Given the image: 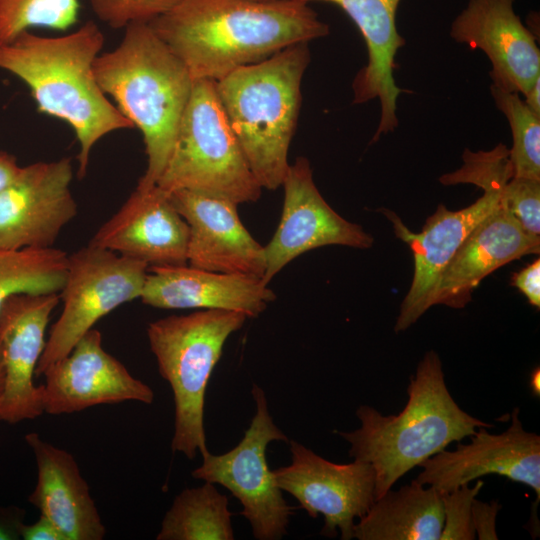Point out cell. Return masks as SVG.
<instances>
[{
	"instance_id": "484cf974",
	"label": "cell",
	"mask_w": 540,
	"mask_h": 540,
	"mask_svg": "<svg viewBox=\"0 0 540 540\" xmlns=\"http://www.w3.org/2000/svg\"><path fill=\"white\" fill-rule=\"evenodd\" d=\"M67 260L68 254L55 247L0 249V308L15 294L59 293Z\"/></svg>"
},
{
	"instance_id": "1f68e13d",
	"label": "cell",
	"mask_w": 540,
	"mask_h": 540,
	"mask_svg": "<svg viewBox=\"0 0 540 540\" xmlns=\"http://www.w3.org/2000/svg\"><path fill=\"white\" fill-rule=\"evenodd\" d=\"M501 509L497 501L483 502L475 498L472 502V523L476 538L497 540L496 517Z\"/></svg>"
},
{
	"instance_id": "3957f363",
	"label": "cell",
	"mask_w": 540,
	"mask_h": 540,
	"mask_svg": "<svg viewBox=\"0 0 540 540\" xmlns=\"http://www.w3.org/2000/svg\"><path fill=\"white\" fill-rule=\"evenodd\" d=\"M408 399L396 415L361 405L358 429L337 433L350 444L354 460L369 463L375 473V500L414 467L480 427L492 428L465 412L450 394L442 362L434 350L418 363L407 387Z\"/></svg>"
},
{
	"instance_id": "d4e9b609",
	"label": "cell",
	"mask_w": 540,
	"mask_h": 540,
	"mask_svg": "<svg viewBox=\"0 0 540 540\" xmlns=\"http://www.w3.org/2000/svg\"><path fill=\"white\" fill-rule=\"evenodd\" d=\"M157 540H233L228 498L213 483L186 488L166 512Z\"/></svg>"
},
{
	"instance_id": "30bf717a",
	"label": "cell",
	"mask_w": 540,
	"mask_h": 540,
	"mask_svg": "<svg viewBox=\"0 0 540 540\" xmlns=\"http://www.w3.org/2000/svg\"><path fill=\"white\" fill-rule=\"evenodd\" d=\"M256 413L243 438L221 455L208 452L202 465L192 471L195 479L220 484L242 504L241 514L249 521L254 538L278 540L287 533L293 507L289 506L277 486L266 460V449L272 441H288L275 425L264 391L252 386Z\"/></svg>"
},
{
	"instance_id": "cb8c5ba5",
	"label": "cell",
	"mask_w": 540,
	"mask_h": 540,
	"mask_svg": "<svg viewBox=\"0 0 540 540\" xmlns=\"http://www.w3.org/2000/svg\"><path fill=\"white\" fill-rule=\"evenodd\" d=\"M444 525L442 493L416 479L377 498L354 526L358 540H439Z\"/></svg>"
},
{
	"instance_id": "4316f807",
	"label": "cell",
	"mask_w": 540,
	"mask_h": 540,
	"mask_svg": "<svg viewBox=\"0 0 540 540\" xmlns=\"http://www.w3.org/2000/svg\"><path fill=\"white\" fill-rule=\"evenodd\" d=\"M495 105L508 120L512 133L509 161L513 177L540 180V114L518 93L490 86Z\"/></svg>"
},
{
	"instance_id": "5bb4252c",
	"label": "cell",
	"mask_w": 540,
	"mask_h": 540,
	"mask_svg": "<svg viewBox=\"0 0 540 540\" xmlns=\"http://www.w3.org/2000/svg\"><path fill=\"white\" fill-rule=\"evenodd\" d=\"M281 186L284 190L281 219L272 239L264 246L266 284L309 250L328 245L358 249L372 246L371 234L359 224L344 219L325 201L314 183L307 158L298 157L289 164Z\"/></svg>"
},
{
	"instance_id": "ab89813d",
	"label": "cell",
	"mask_w": 540,
	"mask_h": 540,
	"mask_svg": "<svg viewBox=\"0 0 540 540\" xmlns=\"http://www.w3.org/2000/svg\"><path fill=\"white\" fill-rule=\"evenodd\" d=\"M251 1H257V2H275L280 0H251Z\"/></svg>"
},
{
	"instance_id": "8992f818",
	"label": "cell",
	"mask_w": 540,
	"mask_h": 540,
	"mask_svg": "<svg viewBox=\"0 0 540 540\" xmlns=\"http://www.w3.org/2000/svg\"><path fill=\"white\" fill-rule=\"evenodd\" d=\"M463 164L454 172L439 178L443 185L473 184L483 195L473 204L457 211L439 204L427 218L422 231L414 233L392 211L382 209L391 221L396 236L407 243L413 253L414 274L396 319V333L407 330L434 306L440 277L467 236L501 203L503 185L513 177L509 149L499 143L489 151L465 149Z\"/></svg>"
},
{
	"instance_id": "7402d4cb",
	"label": "cell",
	"mask_w": 540,
	"mask_h": 540,
	"mask_svg": "<svg viewBox=\"0 0 540 540\" xmlns=\"http://www.w3.org/2000/svg\"><path fill=\"white\" fill-rule=\"evenodd\" d=\"M326 2L339 6L361 32L366 48L367 65L356 74L353 103L380 101V120L371 143L398 126L397 98L404 91L394 79L395 55L405 40L396 27V12L401 0H297Z\"/></svg>"
},
{
	"instance_id": "44dd1931",
	"label": "cell",
	"mask_w": 540,
	"mask_h": 540,
	"mask_svg": "<svg viewBox=\"0 0 540 540\" xmlns=\"http://www.w3.org/2000/svg\"><path fill=\"white\" fill-rule=\"evenodd\" d=\"M539 252L540 236L527 233L501 201L467 236L445 267L434 304L464 308L486 276L513 260Z\"/></svg>"
},
{
	"instance_id": "83f0119b",
	"label": "cell",
	"mask_w": 540,
	"mask_h": 540,
	"mask_svg": "<svg viewBox=\"0 0 540 540\" xmlns=\"http://www.w3.org/2000/svg\"><path fill=\"white\" fill-rule=\"evenodd\" d=\"M79 0H0V45L34 27L65 31L79 17Z\"/></svg>"
},
{
	"instance_id": "d590c367",
	"label": "cell",
	"mask_w": 540,
	"mask_h": 540,
	"mask_svg": "<svg viewBox=\"0 0 540 540\" xmlns=\"http://www.w3.org/2000/svg\"><path fill=\"white\" fill-rule=\"evenodd\" d=\"M20 168L13 155L0 150V191L14 180Z\"/></svg>"
},
{
	"instance_id": "ffe728a7",
	"label": "cell",
	"mask_w": 540,
	"mask_h": 540,
	"mask_svg": "<svg viewBox=\"0 0 540 540\" xmlns=\"http://www.w3.org/2000/svg\"><path fill=\"white\" fill-rule=\"evenodd\" d=\"M268 285L256 276L189 265L149 267L140 299L160 309H220L255 318L276 299Z\"/></svg>"
},
{
	"instance_id": "d6986e66",
	"label": "cell",
	"mask_w": 540,
	"mask_h": 540,
	"mask_svg": "<svg viewBox=\"0 0 540 540\" xmlns=\"http://www.w3.org/2000/svg\"><path fill=\"white\" fill-rule=\"evenodd\" d=\"M170 198L188 226L187 265L263 279L264 246L244 227L238 204L188 190L173 191Z\"/></svg>"
},
{
	"instance_id": "8fae6325",
	"label": "cell",
	"mask_w": 540,
	"mask_h": 540,
	"mask_svg": "<svg viewBox=\"0 0 540 540\" xmlns=\"http://www.w3.org/2000/svg\"><path fill=\"white\" fill-rule=\"evenodd\" d=\"M519 413L520 409L514 408L511 424L502 433L492 434L487 427H480L469 436L468 444L458 443L454 450L444 449L428 458L418 466L422 471L415 479L442 494L490 474L522 483L536 495L529 526L538 536L540 437L524 429Z\"/></svg>"
},
{
	"instance_id": "9c48e42d",
	"label": "cell",
	"mask_w": 540,
	"mask_h": 540,
	"mask_svg": "<svg viewBox=\"0 0 540 540\" xmlns=\"http://www.w3.org/2000/svg\"><path fill=\"white\" fill-rule=\"evenodd\" d=\"M148 266L92 244L68 254L63 303L52 325L35 376L70 353L97 321L122 304L140 298Z\"/></svg>"
},
{
	"instance_id": "7c38bea8",
	"label": "cell",
	"mask_w": 540,
	"mask_h": 540,
	"mask_svg": "<svg viewBox=\"0 0 540 540\" xmlns=\"http://www.w3.org/2000/svg\"><path fill=\"white\" fill-rule=\"evenodd\" d=\"M291 464L273 471L277 486L292 495L310 517H324L321 534L354 538L355 519L375 501V473L369 463L328 461L294 440Z\"/></svg>"
},
{
	"instance_id": "e575fe53",
	"label": "cell",
	"mask_w": 540,
	"mask_h": 540,
	"mask_svg": "<svg viewBox=\"0 0 540 540\" xmlns=\"http://www.w3.org/2000/svg\"><path fill=\"white\" fill-rule=\"evenodd\" d=\"M21 539L24 540H64L57 527L45 516L32 524H25L21 529Z\"/></svg>"
},
{
	"instance_id": "4dcf8cb0",
	"label": "cell",
	"mask_w": 540,
	"mask_h": 540,
	"mask_svg": "<svg viewBox=\"0 0 540 540\" xmlns=\"http://www.w3.org/2000/svg\"><path fill=\"white\" fill-rule=\"evenodd\" d=\"M503 205L534 236L540 234V180L510 178L502 187Z\"/></svg>"
},
{
	"instance_id": "ba28073f",
	"label": "cell",
	"mask_w": 540,
	"mask_h": 540,
	"mask_svg": "<svg viewBox=\"0 0 540 540\" xmlns=\"http://www.w3.org/2000/svg\"><path fill=\"white\" fill-rule=\"evenodd\" d=\"M156 185L167 193L188 190L238 205L260 197L262 188L221 107L215 81H194Z\"/></svg>"
},
{
	"instance_id": "9a60e30c",
	"label": "cell",
	"mask_w": 540,
	"mask_h": 540,
	"mask_svg": "<svg viewBox=\"0 0 540 540\" xmlns=\"http://www.w3.org/2000/svg\"><path fill=\"white\" fill-rule=\"evenodd\" d=\"M42 376L43 409L50 415L70 414L100 404H151L154 400L153 390L104 349L102 334L94 328Z\"/></svg>"
},
{
	"instance_id": "6da1fadb",
	"label": "cell",
	"mask_w": 540,
	"mask_h": 540,
	"mask_svg": "<svg viewBox=\"0 0 540 540\" xmlns=\"http://www.w3.org/2000/svg\"><path fill=\"white\" fill-rule=\"evenodd\" d=\"M149 24L194 80L215 82L329 34L309 4L297 0H184Z\"/></svg>"
},
{
	"instance_id": "52a82bcc",
	"label": "cell",
	"mask_w": 540,
	"mask_h": 540,
	"mask_svg": "<svg viewBox=\"0 0 540 540\" xmlns=\"http://www.w3.org/2000/svg\"><path fill=\"white\" fill-rule=\"evenodd\" d=\"M248 317L240 312L201 309L149 323L147 338L158 370L170 385L175 406L171 448L193 459L209 451L204 429L205 393L227 338Z\"/></svg>"
},
{
	"instance_id": "8d00e7d4",
	"label": "cell",
	"mask_w": 540,
	"mask_h": 540,
	"mask_svg": "<svg viewBox=\"0 0 540 540\" xmlns=\"http://www.w3.org/2000/svg\"><path fill=\"white\" fill-rule=\"evenodd\" d=\"M524 101L533 111L540 114V78L535 81L524 95Z\"/></svg>"
},
{
	"instance_id": "2e32d148",
	"label": "cell",
	"mask_w": 540,
	"mask_h": 540,
	"mask_svg": "<svg viewBox=\"0 0 540 540\" xmlns=\"http://www.w3.org/2000/svg\"><path fill=\"white\" fill-rule=\"evenodd\" d=\"M514 2L469 0L453 20L450 37L486 54L492 86L524 96L540 78V50L535 35L516 14Z\"/></svg>"
},
{
	"instance_id": "74e56055",
	"label": "cell",
	"mask_w": 540,
	"mask_h": 540,
	"mask_svg": "<svg viewBox=\"0 0 540 540\" xmlns=\"http://www.w3.org/2000/svg\"><path fill=\"white\" fill-rule=\"evenodd\" d=\"M5 386H6V373H5V364L3 358V350L0 341V411L2 408L4 395H5Z\"/></svg>"
},
{
	"instance_id": "277c9868",
	"label": "cell",
	"mask_w": 540,
	"mask_h": 540,
	"mask_svg": "<svg viewBox=\"0 0 540 540\" xmlns=\"http://www.w3.org/2000/svg\"><path fill=\"white\" fill-rule=\"evenodd\" d=\"M94 74L104 94L142 133L147 165L136 187L155 186L195 80L149 23L127 26L119 44L96 58Z\"/></svg>"
},
{
	"instance_id": "5b68a950",
	"label": "cell",
	"mask_w": 540,
	"mask_h": 540,
	"mask_svg": "<svg viewBox=\"0 0 540 540\" xmlns=\"http://www.w3.org/2000/svg\"><path fill=\"white\" fill-rule=\"evenodd\" d=\"M308 43L291 45L215 82L221 107L262 189L281 187L289 167Z\"/></svg>"
},
{
	"instance_id": "f35d334b",
	"label": "cell",
	"mask_w": 540,
	"mask_h": 540,
	"mask_svg": "<svg viewBox=\"0 0 540 540\" xmlns=\"http://www.w3.org/2000/svg\"><path fill=\"white\" fill-rule=\"evenodd\" d=\"M530 389L534 396L539 397L540 395V369L536 367L530 377Z\"/></svg>"
},
{
	"instance_id": "ac0fdd59",
	"label": "cell",
	"mask_w": 540,
	"mask_h": 540,
	"mask_svg": "<svg viewBox=\"0 0 540 540\" xmlns=\"http://www.w3.org/2000/svg\"><path fill=\"white\" fill-rule=\"evenodd\" d=\"M89 243L148 267L183 266L187 265L188 226L170 193L157 185L146 190L136 187Z\"/></svg>"
},
{
	"instance_id": "e0dca14e",
	"label": "cell",
	"mask_w": 540,
	"mask_h": 540,
	"mask_svg": "<svg viewBox=\"0 0 540 540\" xmlns=\"http://www.w3.org/2000/svg\"><path fill=\"white\" fill-rule=\"evenodd\" d=\"M59 293H21L0 308V341L6 373L0 421L16 424L44 413L42 385L35 371L45 348V333Z\"/></svg>"
},
{
	"instance_id": "d6a6232c",
	"label": "cell",
	"mask_w": 540,
	"mask_h": 540,
	"mask_svg": "<svg viewBox=\"0 0 540 540\" xmlns=\"http://www.w3.org/2000/svg\"><path fill=\"white\" fill-rule=\"evenodd\" d=\"M513 285L521 291L528 302L540 308V260L536 259L533 263L526 266L513 275Z\"/></svg>"
},
{
	"instance_id": "f546056e",
	"label": "cell",
	"mask_w": 540,
	"mask_h": 540,
	"mask_svg": "<svg viewBox=\"0 0 540 540\" xmlns=\"http://www.w3.org/2000/svg\"><path fill=\"white\" fill-rule=\"evenodd\" d=\"M483 485L482 480H477L472 487L464 484L442 494L444 525L439 540L476 539L472 523V502Z\"/></svg>"
},
{
	"instance_id": "7a4b0ae2",
	"label": "cell",
	"mask_w": 540,
	"mask_h": 540,
	"mask_svg": "<svg viewBox=\"0 0 540 540\" xmlns=\"http://www.w3.org/2000/svg\"><path fill=\"white\" fill-rule=\"evenodd\" d=\"M98 24L86 21L60 36L26 31L0 45V70L20 79L40 113L67 123L79 143L77 175H86L94 146L134 126L100 88L94 62L104 47Z\"/></svg>"
},
{
	"instance_id": "4fadbf2b",
	"label": "cell",
	"mask_w": 540,
	"mask_h": 540,
	"mask_svg": "<svg viewBox=\"0 0 540 540\" xmlns=\"http://www.w3.org/2000/svg\"><path fill=\"white\" fill-rule=\"evenodd\" d=\"M69 157L21 167L0 191V249L51 248L78 212Z\"/></svg>"
},
{
	"instance_id": "603a6c76",
	"label": "cell",
	"mask_w": 540,
	"mask_h": 540,
	"mask_svg": "<svg viewBox=\"0 0 540 540\" xmlns=\"http://www.w3.org/2000/svg\"><path fill=\"white\" fill-rule=\"evenodd\" d=\"M37 466V482L28 501L60 531L64 540H102L106 534L89 486L68 451L25 435Z\"/></svg>"
},
{
	"instance_id": "836d02e7",
	"label": "cell",
	"mask_w": 540,
	"mask_h": 540,
	"mask_svg": "<svg viewBox=\"0 0 540 540\" xmlns=\"http://www.w3.org/2000/svg\"><path fill=\"white\" fill-rule=\"evenodd\" d=\"M25 511L16 506H0V540L21 539Z\"/></svg>"
},
{
	"instance_id": "f1b7e54d",
	"label": "cell",
	"mask_w": 540,
	"mask_h": 540,
	"mask_svg": "<svg viewBox=\"0 0 540 540\" xmlns=\"http://www.w3.org/2000/svg\"><path fill=\"white\" fill-rule=\"evenodd\" d=\"M184 0H88L95 16L112 29L150 23Z\"/></svg>"
}]
</instances>
